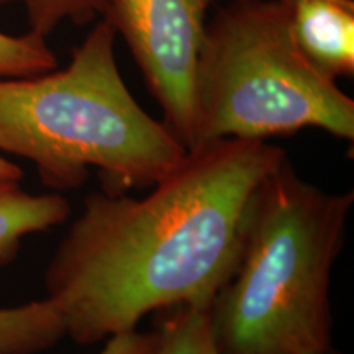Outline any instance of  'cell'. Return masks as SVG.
I'll return each instance as SVG.
<instances>
[{"label": "cell", "mask_w": 354, "mask_h": 354, "mask_svg": "<svg viewBox=\"0 0 354 354\" xmlns=\"http://www.w3.org/2000/svg\"><path fill=\"white\" fill-rule=\"evenodd\" d=\"M66 335L59 310L50 299L0 308V354H37Z\"/></svg>", "instance_id": "obj_8"}, {"label": "cell", "mask_w": 354, "mask_h": 354, "mask_svg": "<svg viewBox=\"0 0 354 354\" xmlns=\"http://www.w3.org/2000/svg\"><path fill=\"white\" fill-rule=\"evenodd\" d=\"M312 354H338V353H336L333 348H330V349H326V351H318V353H312Z\"/></svg>", "instance_id": "obj_14"}, {"label": "cell", "mask_w": 354, "mask_h": 354, "mask_svg": "<svg viewBox=\"0 0 354 354\" xmlns=\"http://www.w3.org/2000/svg\"><path fill=\"white\" fill-rule=\"evenodd\" d=\"M354 192L307 183L287 156L248 202L236 264L210 307L221 354H312L331 346L330 282Z\"/></svg>", "instance_id": "obj_2"}, {"label": "cell", "mask_w": 354, "mask_h": 354, "mask_svg": "<svg viewBox=\"0 0 354 354\" xmlns=\"http://www.w3.org/2000/svg\"><path fill=\"white\" fill-rule=\"evenodd\" d=\"M56 68V55L46 38L32 32L17 37L0 32V77L35 76Z\"/></svg>", "instance_id": "obj_11"}, {"label": "cell", "mask_w": 354, "mask_h": 354, "mask_svg": "<svg viewBox=\"0 0 354 354\" xmlns=\"http://www.w3.org/2000/svg\"><path fill=\"white\" fill-rule=\"evenodd\" d=\"M20 3L28 19V32L46 38L63 21L88 24L95 15H104L107 0H0V7Z\"/></svg>", "instance_id": "obj_10"}, {"label": "cell", "mask_w": 354, "mask_h": 354, "mask_svg": "<svg viewBox=\"0 0 354 354\" xmlns=\"http://www.w3.org/2000/svg\"><path fill=\"white\" fill-rule=\"evenodd\" d=\"M115 38L100 19L66 68L0 77V151L30 159L48 187L79 189L92 169L107 194L153 187L187 154L128 91Z\"/></svg>", "instance_id": "obj_3"}, {"label": "cell", "mask_w": 354, "mask_h": 354, "mask_svg": "<svg viewBox=\"0 0 354 354\" xmlns=\"http://www.w3.org/2000/svg\"><path fill=\"white\" fill-rule=\"evenodd\" d=\"M19 183L0 180V268L17 258L26 234L64 223L71 215V205L63 196H32Z\"/></svg>", "instance_id": "obj_7"}, {"label": "cell", "mask_w": 354, "mask_h": 354, "mask_svg": "<svg viewBox=\"0 0 354 354\" xmlns=\"http://www.w3.org/2000/svg\"><path fill=\"white\" fill-rule=\"evenodd\" d=\"M304 128L353 141L354 100L300 51L276 0H230L203 35L194 146Z\"/></svg>", "instance_id": "obj_4"}, {"label": "cell", "mask_w": 354, "mask_h": 354, "mask_svg": "<svg viewBox=\"0 0 354 354\" xmlns=\"http://www.w3.org/2000/svg\"><path fill=\"white\" fill-rule=\"evenodd\" d=\"M154 354H221L212 331L210 312L177 305L159 322Z\"/></svg>", "instance_id": "obj_9"}, {"label": "cell", "mask_w": 354, "mask_h": 354, "mask_svg": "<svg viewBox=\"0 0 354 354\" xmlns=\"http://www.w3.org/2000/svg\"><path fill=\"white\" fill-rule=\"evenodd\" d=\"M286 156L268 140L221 138L189 149L148 196L86 197L44 276L66 335L94 344L156 310H210L236 264L248 202Z\"/></svg>", "instance_id": "obj_1"}, {"label": "cell", "mask_w": 354, "mask_h": 354, "mask_svg": "<svg viewBox=\"0 0 354 354\" xmlns=\"http://www.w3.org/2000/svg\"><path fill=\"white\" fill-rule=\"evenodd\" d=\"M24 172L17 165L0 156V180H20Z\"/></svg>", "instance_id": "obj_13"}, {"label": "cell", "mask_w": 354, "mask_h": 354, "mask_svg": "<svg viewBox=\"0 0 354 354\" xmlns=\"http://www.w3.org/2000/svg\"><path fill=\"white\" fill-rule=\"evenodd\" d=\"M158 344V333H140L133 330L127 333L110 336L100 354H154Z\"/></svg>", "instance_id": "obj_12"}, {"label": "cell", "mask_w": 354, "mask_h": 354, "mask_svg": "<svg viewBox=\"0 0 354 354\" xmlns=\"http://www.w3.org/2000/svg\"><path fill=\"white\" fill-rule=\"evenodd\" d=\"M218 2L107 0L102 15L125 39L162 110V123L185 149L196 141V77L207 15Z\"/></svg>", "instance_id": "obj_5"}, {"label": "cell", "mask_w": 354, "mask_h": 354, "mask_svg": "<svg viewBox=\"0 0 354 354\" xmlns=\"http://www.w3.org/2000/svg\"><path fill=\"white\" fill-rule=\"evenodd\" d=\"M300 51L331 79L354 74V0H276Z\"/></svg>", "instance_id": "obj_6"}]
</instances>
